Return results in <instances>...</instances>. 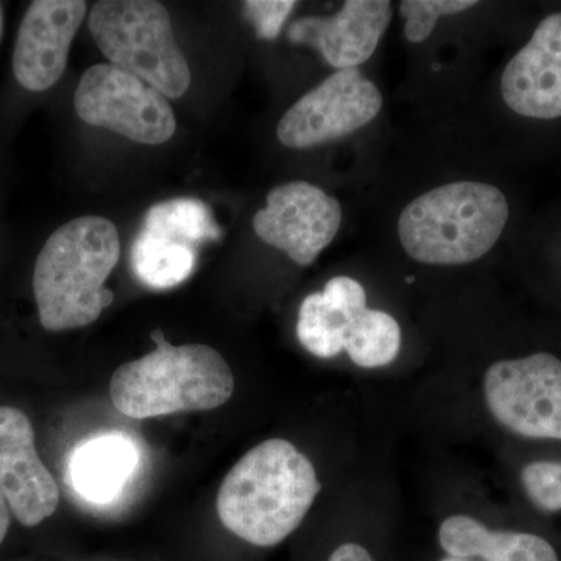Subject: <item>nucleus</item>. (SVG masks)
<instances>
[{"label":"nucleus","mask_w":561,"mask_h":561,"mask_svg":"<svg viewBox=\"0 0 561 561\" xmlns=\"http://www.w3.org/2000/svg\"><path fill=\"white\" fill-rule=\"evenodd\" d=\"M316 467L283 438L260 443L221 482L217 513L241 540L272 548L300 527L319 496Z\"/></svg>","instance_id":"f257e3e1"},{"label":"nucleus","mask_w":561,"mask_h":561,"mask_svg":"<svg viewBox=\"0 0 561 561\" xmlns=\"http://www.w3.org/2000/svg\"><path fill=\"white\" fill-rule=\"evenodd\" d=\"M119 257V232L105 217H79L58 228L33 272L41 324L58 332L94 323L114 300L105 280Z\"/></svg>","instance_id":"f03ea898"},{"label":"nucleus","mask_w":561,"mask_h":561,"mask_svg":"<svg viewBox=\"0 0 561 561\" xmlns=\"http://www.w3.org/2000/svg\"><path fill=\"white\" fill-rule=\"evenodd\" d=\"M508 219L511 205L500 187L461 180L413 198L401 210L397 231L411 260L448 267L486 256L500 242Z\"/></svg>","instance_id":"7ed1b4c3"},{"label":"nucleus","mask_w":561,"mask_h":561,"mask_svg":"<svg viewBox=\"0 0 561 561\" xmlns=\"http://www.w3.org/2000/svg\"><path fill=\"white\" fill-rule=\"evenodd\" d=\"M153 353L121 365L111 378L114 408L135 420L179 412L214 411L234 393V375L224 356L210 346L168 342L162 331L151 334Z\"/></svg>","instance_id":"20e7f679"},{"label":"nucleus","mask_w":561,"mask_h":561,"mask_svg":"<svg viewBox=\"0 0 561 561\" xmlns=\"http://www.w3.org/2000/svg\"><path fill=\"white\" fill-rule=\"evenodd\" d=\"M302 348L319 359L346 353L365 370L389 367L402 346L400 323L389 312L370 309L359 280L335 276L302 300L297 320Z\"/></svg>","instance_id":"39448f33"},{"label":"nucleus","mask_w":561,"mask_h":561,"mask_svg":"<svg viewBox=\"0 0 561 561\" xmlns=\"http://www.w3.org/2000/svg\"><path fill=\"white\" fill-rule=\"evenodd\" d=\"M88 27L111 66L146 81L164 98L191 87V69L173 36L169 11L154 0H102Z\"/></svg>","instance_id":"423d86ee"},{"label":"nucleus","mask_w":561,"mask_h":561,"mask_svg":"<svg viewBox=\"0 0 561 561\" xmlns=\"http://www.w3.org/2000/svg\"><path fill=\"white\" fill-rule=\"evenodd\" d=\"M486 411L502 430L561 442V359L552 353L502 359L483 373Z\"/></svg>","instance_id":"0eeeda50"},{"label":"nucleus","mask_w":561,"mask_h":561,"mask_svg":"<svg viewBox=\"0 0 561 561\" xmlns=\"http://www.w3.org/2000/svg\"><path fill=\"white\" fill-rule=\"evenodd\" d=\"M73 106L81 121L133 142L160 146L176 130L171 103L146 81L111 65H95L81 76Z\"/></svg>","instance_id":"6e6552de"},{"label":"nucleus","mask_w":561,"mask_h":561,"mask_svg":"<svg viewBox=\"0 0 561 561\" xmlns=\"http://www.w3.org/2000/svg\"><path fill=\"white\" fill-rule=\"evenodd\" d=\"M382 106L378 84L359 69L335 70L286 111L276 136L289 149H311L367 127Z\"/></svg>","instance_id":"1a4fd4ad"},{"label":"nucleus","mask_w":561,"mask_h":561,"mask_svg":"<svg viewBox=\"0 0 561 561\" xmlns=\"http://www.w3.org/2000/svg\"><path fill=\"white\" fill-rule=\"evenodd\" d=\"M341 202L308 181H290L268 192L267 203L253 217L257 238L308 267L339 234Z\"/></svg>","instance_id":"9d476101"},{"label":"nucleus","mask_w":561,"mask_h":561,"mask_svg":"<svg viewBox=\"0 0 561 561\" xmlns=\"http://www.w3.org/2000/svg\"><path fill=\"white\" fill-rule=\"evenodd\" d=\"M0 489L18 522L35 527L60 504V489L36 451L31 420L20 409L0 408Z\"/></svg>","instance_id":"9b49d317"},{"label":"nucleus","mask_w":561,"mask_h":561,"mask_svg":"<svg viewBox=\"0 0 561 561\" xmlns=\"http://www.w3.org/2000/svg\"><path fill=\"white\" fill-rule=\"evenodd\" d=\"M87 10L81 0H36L28 7L13 54L14 77L22 88L46 91L61 79Z\"/></svg>","instance_id":"f8f14e48"},{"label":"nucleus","mask_w":561,"mask_h":561,"mask_svg":"<svg viewBox=\"0 0 561 561\" xmlns=\"http://www.w3.org/2000/svg\"><path fill=\"white\" fill-rule=\"evenodd\" d=\"M502 101L527 119L561 117V11L537 25L501 76Z\"/></svg>","instance_id":"ddd939ff"},{"label":"nucleus","mask_w":561,"mask_h":561,"mask_svg":"<svg viewBox=\"0 0 561 561\" xmlns=\"http://www.w3.org/2000/svg\"><path fill=\"white\" fill-rule=\"evenodd\" d=\"M391 16L393 7L389 0H346L331 16L295 21L287 38L319 51L331 68L357 69L378 49Z\"/></svg>","instance_id":"4468645a"},{"label":"nucleus","mask_w":561,"mask_h":561,"mask_svg":"<svg viewBox=\"0 0 561 561\" xmlns=\"http://www.w3.org/2000/svg\"><path fill=\"white\" fill-rule=\"evenodd\" d=\"M139 463L138 446L122 434L81 442L69 459V481L81 500L110 504L121 496Z\"/></svg>","instance_id":"2eb2a0df"},{"label":"nucleus","mask_w":561,"mask_h":561,"mask_svg":"<svg viewBox=\"0 0 561 561\" xmlns=\"http://www.w3.org/2000/svg\"><path fill=\"white\" fill-rule=\"evenodd\" d=\"M438 542L448 557L483 561H560L540 535L493 530L468 515H451L438 527Z\"/></svg>","instance_id":"dca6fc26"},{"label":"nucleus","mask_w":561,"mask_h":561,"mask_svg":"<svg viewBox=\"0 0 561 561\" xmlns=\"http://www.w3.org/2000/svg\"><path fill=\"white\" fill-rule=\"evenodd\" d=\"M197 264V249L187 243L140 231L131 249L136 278L151 289H172L184 283Z\"/></svg>","instance_id":"f3484780"},{"label":"nucleus","mask_w":561,"mask_h":561,"mask_svg":"<svg viewBox=\"0 0 561 561\" xmlns=\"http://www.w3.org/2000/svg\"><path fill=\"white\" fill-rule=\"evenodd\" d=\"M144 231L195 247L220 238L208 205L197 198H175L154 205L147 213Z\"/></svg>","instance_id":"a211bd4d"},{"label":"nucleus","mask_w":561,"mask_h":561,"mask_svg":"<svg viewBox=\"0 0 561 561\" xmlns=\"http://www.w3.org/2000/svg\"><path fill=\"white\" fill-rule=\"evenodd\" d=\"M476 0H402L400 14L409 43H424L443 16H453L478 7Z\"/></svg>","instance_id":"6ab92c4d"},{"label":"nucleus","mask_w":561,"mask_h":561,"mask_svg":"<svg viewBox=\"0 0 561 561\" xmlns=\"http://www.w3.org/2000/svg\"><path fill=\"white\" fill-rule=\"evenodd\" d=\"M522 485L538 511L561 512V460L530 461L522 470Z\"/></svg>","instance_id":"aec40b11"},{"label":"nucleus","mask_w":561,"mask_h":561,"mask_svg":"<svg viewBox=\"0 0 561 561\" xmlns=\"http://www.w3.org/2000/svg\"><path fill=\"white\" fill-rule=\"evenodd\" d=\"M297 2L294 0H249L243 2V14L256 28L257 38L276 39Z\"/></svg>","instance_id":"412c9836"},{"label":"nucleus","mask_w":561,"mask_h":561,"mask_svg":"<svg viewBox=\"0 0 561 561\" xmlns=\"http://www.w3.org/2000/svg\"><path fill=\"white\" fill-rule=\"evenodd\" d=\"M328 561H375L370 552L357 542H345L331 553Z\"/></svg>","instance_id":"4be33fe9"},{"label":"nucleus","mask_w":561,"mask_h":561,"mask_svg":"<svg viewBox=\"0 0 561 561\" xmlns=\"http://www.w3.org/2000/svg\"><path fill=\"white\" fill-rule=\"evenodd\" d=\"M10 511L9 501L0 489V545L5 540L7 531L10 529Z\"/></svg>","instance_id":"5701e85b"},{"label":"nucleus","mask_w":561,"mask_h":561,"mask_svg":"<svg viewBox=\"0 0 561 561\" xmlns=\"http://www.w3.org/2000/svg\"><path fill=\"white\" fill-rule=\"evenodd\" d=\"M440 561H471L467 559H456V557H446V559H443Z\"/></svg>","instance_id":"b1692460"},{"label":"nucleus","mask_w":561,"mask_h":561,"mask_svg":"<svg viewBox=\"0 0 561 561\" xmlns=\"http://www.w3.org/2000/svg\"><path fill=\"white\" fill-rule=\"evenodd\" d=\"M3 28V18H2V9H0V36H2Z\"/></svg>","instance_id":"393cba45"}]
</instances>
